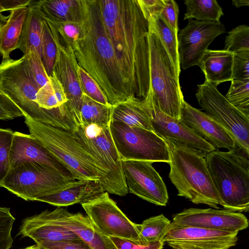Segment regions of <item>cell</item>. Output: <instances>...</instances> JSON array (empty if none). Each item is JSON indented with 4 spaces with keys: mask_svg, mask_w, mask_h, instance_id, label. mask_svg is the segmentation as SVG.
<instances>
[{
    "mask_svg": "<svg viewBox=\"0 0 249 249\" xmlns=\"http://www.w3.org/2000/svg\"><path fill=\"white\" fill-rule=\"evenodd\" d=\"M22 249H41V248L36 244Z\"/></svg>",
    "mask_w": 249,
    "mask_h": 249,
    "instance_id": "c3c4849f",
    "label": "cell"
},
{
    "mask_svg": "<svg viewBox=\"0 0 249 249\" xmlns=\"http://www.w3.org/2000/svg\"><path fill=\"white\" fill-rule=\"evenodd\" d=\"M24 113L0 89V120H13Z\"/></svg>",
    "mask_w": 249,
    "mask_h": 249,
    "instance_id": "7bdbcfd3",
    "label": "cell"
},
{
    "mask_svg": "<svg viewBox=\"0 0 249 249\" xmlns=\"http://www.w3.org/2000/svg\"><path fill=\"white\" fill-rule=\"evenodd\" d=\"M149 25L157 34L169 54L178 75L180 72V65L178 48V34L173 32L160 16L148 21Z\"/></svg>",
    "mask_w": 249,
    "mask_h": 249,
    "instance_id": "1f68e13d",
    "label": "cell"
},
{
    "mask_svg": "<svg viewBox=\"0 0 249 249\" xmlns=\"http://www.w3.org/2000/svg\"><path fill=\"white\" fill-rule=\"evenodd\" d=\"M223 50L232 53L249 51V26L240 25L229 31L225 38Z\"/></svg>",
    "mask_w": 249,
    "mask_h": 249,
    "instance_id": "e575fe53",
    "label": "cell"
},
{
    "mask_svg": "<svg viewBox=\"0 0 249 249\" xmlns=\"http://www.w3.org/2000/svg\"><path fill=\"white\" fill-rule=\"evenodd\" d=\"M38 246L41 249H92L81 239L47 242Z\"/></svg>",
    "mask_w": 249,
    "mask_h": 249,
    "instance_id": "bcb514c9",
    "label": "cell"
},
{
    "mask_svg": "<svg viewBox=\"0 0 249 249\" xmlns=\"http://www.w3.org/2000/svg\"><path fill=\"white\" fill-rule=\"evenodd\" d=\"M19 234L32 239L38 246L47 242L80 239L71 231L48 220L41 213L25 218Z\"/></svg>",
    "mask_w": 249,
    "mask_h": 249,
    "instance_id": "7402d4cb",
    "label": "cell"
},
{
    "mask_svg": "<svg viewBox=\"0 0 249 249\" xmlns=\"http://www.w3.org/2000/svg\"><path fill=\"white\" fill-rule=\"evenodd\" d=\"M43 30V18L37 9L35 1L32 0L27 7L26 18L17 49H19L23 55L34 51L42 58Z\"/></svg>",
    "mask_w": 249,
    "mask_h": 249,
    "instance_id": "484cf974",
    "label": "cell"
},
{
    "mask_svg": "<svg viewBox=\"0 0 249 249\" xmlns=\"http://www.w3.org/2000/svg\"><path fill=\"white\" fill-rule=\"evenodd\" d=\"M129 97L151 94L149 22L137 0H97Z\"/></svg>",
    "mask_w": 249,
    "mask_h": 249,
    "instance_id": "6da1fadb",
    "label": "cell"
},
{
    "mask_svg": "<svg viewBox=\"0 0 249 249\" xmlns=\"http://www.w3.org/2000/svg\"><path fill=\"white\" fill-rule=\"evenodd\" d=\"M186 12L183 19L220 22L224 15L222 8L216 0H185Z\"/></svg>",
    "mask_w": 249,
    "mask_h": 249,
    "instance_id": "f546056e",
    "label": "cell"
},
{
    "mask_svg": "<svg viewBox=\"0 0 249 249\" xmlns=\"http://www.w3.org/2000/svg\"><path fill=\"white\" fill-rule=\"evenodd\" d=\"M141 9L148 21L160 15L164 5V0H137Z\"/></svg>",
    "mask_w": 249,
    "mask_h": 249,
    "instance_id": "f6af8a7d",
    "label": "cell"
},
{
    "mask_svg": "<svg viewBox=\"0 0 249 249\" xmlns=\"http://www.w3.org/2000/svg\"><path fill=\"white\" fill-rule=\"evenodd\" d=\"M111 109V106L99 103L83 93L80 108V125L93 124L102 127L109 126Z\"/></svg>",
    "mask_w": 249,
    "mask_h": 249,
    "instance_id": "f1b7e54d",
    "label": "cell"
},
{
    "mask_svg": "<svg viewBox=\"0 0 249 249\" xmlns=\"http://www.w3.org/2000/svg\"><path fill=\"white\" fill-rule=\"evenodd\" d=\"M128 191L156 205L165 206L168 201L166 185L160 174L147 161H122Z\"/></svg>",
    "mask_w": 249,
    "mask_h": 249,
    "instance_id": "5bb4252c",
    "label": "cell"
},
{
    "mask_svg": "<svg viewBox=\"0 0 249 249\" xmlns=\"http://www.w3.org/2000/svg\"><path fill=\"white\" fill-rule=\"evenodd\" d=\"M81 205L87 216L104 235L147 245L141 237L138 224L128 219L107 192Z\"/></svg>",
    "mask_w": 249,
    "mask_h": 249,
    "instance_id": "7c38bea8",
    "label": "cell"
},
{
    "mask_svg": "<svg viewBox=\"0 0 249 249\" xmlns=\"http://www.w3.org/2000/svg\"><path fill=\"white\" fill-rule=\"evenodd\" d=\"M35 3L41 16L53 23L82 20L81 0H40Z\"/></svg>",
    "mask_w": 249,
    "mask_h": 249,
    "instance_id": "83f0119b",
    "label": "cell"
},
{
    "mask_svg": "<svg viewBox=\"0 0 249 249\" xmlns=\"http://www.w3.org/2000/svg\"><path fill=\"white\" fill-rule=\"evenodd\" d=\"M42 17L43 19L42 60L47 73L49 76L53 71L56 59L57 52V41L59 35L55 25L43 16Z\"/></svg>",
    "mask_w": 249,
    "mask_h": 249,
    "instance_id": "4dcf8cb0",
    "label": "cell"
},
{
    "mask_svg": "<svg viewBox=\"0 0 249 249\" xmlns=\"http://www.w3.org/2000/svg\"><path fill=\"white\" fill-rule=\"evenodd\" d=\"M57 47L53 71L64 88L68 99V105L79 125L83 92L77 74L78 65L73 49L63 44L59 36L57 41Z\"/></svg>",
    "mask_w": 249,
    "mask_h": 249,
    "instance_id": "d6986e66",
    "label": "cell"
},
{
    "mask_svg": "<svg viewBox=\"0 0 249 249\" xmlns=\"http://www.w3.org/2000/svg\"><path fill=\"white\" fill-rule=\"evenodd\" d=\"M249 152L237 145L228 151L215 150L205 160L220 204L230 211L248 212L249 209Z\"/></svg>",
    "mask_w": 249,
    "mask_h": 249,
    "instance_id": "277c9868",
    "label": "cell"
},
{
    "mask_svg": "<svg viewBox=\"0 0 249 249\" xmlns=\"http://www.w3.org/2000/svg\"><path fill=\"white\" fill-rule=\"evenodd\" d=\"M231 81L225 98L234 107L249 116V79Z\"/></svg>",
    "mask_w": 249,
    "mask_h": 249,
    "instance_id": "836d02e7",
    "label": "cell"
},
{
    "mask_svg": "<svg viewBox=\"0 0 249 249\" xmlns=\"http://www.w3.org/2000/svg\"><path fill=\"white\" fill-rule=\"evenodd\" d=\"M24 162H36L65 176L72 177L68 169L33 135L14 131L10 152L11 169Z\"/></svg>",
    "mask_w": 249,
    "mask_h": 249,
    "instance_id": "44dd1931",
    "label": "cell"
},
{
    "mask_svg": "<svg viewBox=\"0 0 249 249\" xmlns=\"http://www.w3.org/2000/svg\"><path fill=\"white\" fill-rule=\"evenodd\" d=\"M53 169L33 162H22L11 168L2 187L26 201L57 193L75 182Z\"/></svg>",
    "mask_w": 249,
    "mask_h": 249,
    "instance_id": "9c48e42d",
    "label": "cell"
},
{
    "mask_svg": "<svg viewBox=\"0 0 249 249\" xmlns=\"http://www.w3.org/2000/svg\"><path fill=\"white\" fill-rule=\"evenodd\" d=\"M163 139L169 152V178L177 195L196 204L218 209L220 199L205 160L206 153L171 139Z\"/></svg>",
    "mask_w": 249,
    "mask_h": 249,
    "instance_id": "3957f363",
    "label": "cell"
},
{
    "mask_svg": "<svg viewBox=\"0 0 249 249\" xmlns=\"http://www.w3.org/2000/svg\"><path fill=\"white\" fill-rule=\"evenodd\" d=\"M245 79H249V51L233 53L231 80Z\"/></svg>",
    "mask_w": 249,
    "mask_h": 249,
    "instance_id": "60d3db41",
    "label": "cell"
},
{
    "mask_svg": "<svg viewBox=\"0 0 249 249\" xmlns=\"http://www.w3.org/2000/svg\"><path fill=\"white\" fill-rule=\"evenodd\" d=\"M14 131L0 127V188L11 169L10 152Z\"/></svg>",
    "mask_w": 249,
    "mask_h": 249,
    "instance_id": "d590c367",
    "label": "cell"
},
{
    "mask_svg": "<svg viewBox=\"0 0 249 249\" xmlns=\"http://www.w3.org/2000/svg\"><path fill=\"white\" fill-rule=\"evenodd\" d=\"M72 133L92 157L102 174L98 181L105 191L121 196H126L128 189L109 126L80 125Z\"/></svg>",
    "mask_w": 249,
    "mask_h": 249,
    "instance_id": "52a82bcc",
    "label": "cell"
},
{
    "mask_svg": "<svg viewBox=\"0 0 249 249\" xmlns=\"http://www.w3.org/2000/svg\"><path fill=\"white\" fill-rule=\"evenodd\" d=\"M4 11H6L5 8L4 7L1 0H0V14Z\"/></svg>",
    "mask_w": 249,
    "mask_h": 249,
    "instance_id": "681fc988",
    "label": "cell"
},
{
    "mask_svg": "<svg viewBox=\"0 0 249 249\" xmlns=\"http://www.w3.org/2000/svg\"><path fill=\"white\" fill-rule=\"evenodd\" d=\"M150 74L151 99L163 113L179 120L184 99L179 76L174 63L159 37L149 25Z\"/></svg>",
    "mask_w": 249,
    "mask_h": 249,
    "instance_id": "ba28073f",
    "label": "cell"
},
{
    "mask_svg": "<svg viewBox=\"0 0 249 249\" xmlns=\"http://www.w3.org/2000/svg\"><path fill=\"white\" fill-rule=\"evenodd\" d=\"M109 127L121 161L134 160L169 162L166 142L154 131L112 121Z\"/></svg>",
    "mask_w": 249,
    "mask_h": 249,
    "instance_id": "30bf717a",
    "label": "cell"
},
{
    "mask_svg": "<svg viewBox=\"0 0 249 249\" xmlns=\"http://www.w3.org/2000/svg\"><path fill=\"white\" fill-rule=\"evenodd\" d=\"M105 192L98 180H75L72 186L57 193L38 197L36 201L61 207L88 203Z\"/></svg>",
    "mask_w": 249,
    "mask_h": 249,
    "instance_id": "603a6c76",
    "label": "cell"
},
{
    "mask_svg": "<svg viewBox=\"0 0 249 249\" xmlns=\"http://www.w3.org/2000/svg\"><path fill=\"white\" fill-rule=\"evenodd\" d=\"M226 33L221 22L189 19L187 26L178 34L180 65L183 70L199 66L208 47L218 36Z\"/></svg>",
    "mask_w": 249,
    "mask_h": 249,
    "instance_id": "4fadbf2b",
    "label": "cell"
},
{
    "mask_svg": "<svg viewBox=\"0 0 249 249\" xmlns=\"http://www.w3.org/2000/svg\"><path fill=\"white\" fill-rule=\"evenodd\" d=\"M108 237L115 249H162L165 243L159 241L143 245L127 239L114 236Z\"/></svg>",
    "mask_w": 249,
    "mask_h": 249,
    "instance_id": "ee69618b",
    "label": "cell"
},
{
    "mask_svg": "<svg viewBox=\"0 0 249 249\" xmlns=\"http://www.w3.org/2000/svg\"><path fill=\"white\" fill-rule=\"evenodd\" d=\"M25 55L33 77L39 88H41L49 81V76L46 71L42 58L34 51H30Z\"/></svg>",
    "mask_w": 249,
    "mask_h": 249,
    "instance_id": "ab89813d",
    "label": "cell"
},
{
    "mask_svg": "<svg viewBox=\"0 0 249 249\" xmlns=\"http://www.w3.org/2000/svg\"><path fill=\"white\" fill-rule=\"evenodd\" d=\"M0 89L30 118L42 123L72 132L73 124L58 111L40 108L36 96L40 89L28 65L25 55L10 57L0 64Z\"/></svg>",
    "mask_w": 249,
    "mask_h": 249,
    "instance_id": "5b68a950",
    "label": "cell"
},
{
    "mask_svg": "<svg viewBox=\"0 0 249 249\" xmlns=\"http://www.w3.org/2000/svg\"><path fill=\"white\" fill-rule=\"evenodd\" d=\"M164 5L160 16L173 32L178 34V5L174 0H164Z\"/></svg>",
    "mask_w": 249,
    "mask_h": 249,
    "instance_id": "b9f144b4",
    "label": "cell"
},
{
    "mask_svg": "<svg viewBox=\"0 0 249 249\" xmlns=\"http://www.w3.org/2000/svg\"><path fill=\"white\" fill-rule=\"evenodd\" d=\"M150 107L153 131L162 139L177 141L191 149L207 153L216 150L212 144L200 137L179 120L167 115L147 98Z\"/></svg>",
    "mask_w": 249,
    "mask_h": 249,
    "instance_id": "e0dca14e",
    "label": "cell"
},
{
    "mask_svg": "<svg viewBox=\"0 0 249 249\" xmlns=\"http://www.w3.org/2000/svg\"><path fill=\"white\" fill-rule=\"evenodd\" d=\"M179 120L214 147L232 150L237 144L233 137L209 115L182 101Z\"/></svg>",
    "mask_w": 249,
    "mask_h": 249,
    "instance_id": "ac0fdd59",
    "label": "cell"
},
{
    "mask_svg": "<svg viewBox=\"0 0 249 249\" xmlns=\"http://www.w3.org/2000/svg\"><path fill=\"white\" fill-rule=\"evenodd\" d=\"M81 21H66L58 23H53L56 26L62 43L67 46L71 47L73 50L79 38Z\"/></svg>",
    "mask_w": 249,
    "mask_h": 249,
    "instance_id": "f35d334b",
    "label": "cell"
},
{
    "mask_svg": "<svg viewBox=\"0 0 249 249\" xmlns=\"http://www.w3.org/2000/svg\"><path fill=\"white\" fill-rule=\"evenodd\" d=\"M171 224V221L163 214L146 219L142 224H138L141 237L146 244L163 242Z\"/></svg>",
    "mask_w": 249,
    "mask_h": 249,
    "instance_id": "d6a6232c",
    "label": "cell"
},
{
    "mask_svg": "<svg viewBox=\"0 0 249 249\" xmlns=\"http://www.w3.org/2000/svg\"><path fill=\"white\" fill-rule=\"evenodd\" d=\"M10 210L0 207V249H10L12 246L11 231L16 219Z\"/></svg>",
    "mask_w": 249,
    "mask_h": 249,
    "instance_id": "74e56055",
    "label": "cell"
},
{
    "mask_svg": "<svg viewBox=\"0 0 249 249\" xmlns=\"http://www.w3.org/2000/svg\"><path fill=\"white\" fill-rule=\"evenodd\" d=\"M111 121L123 122L130 127L153 131L147 99L131 97L112 106Z\"/></svg>",
    "mask_w": 249,
    "mask_h": 249,
    "instance_id": "cb8c5ba5",
    "label": "cell"
},
{
    "mask_svg": "<svg viewBox=\"0 0 249 249\" xmlns=\"http://www.w3.org/2000/svg\"><path fill=\"white\" fill-rule=\"evenodd\" d=\"M80 34L73 49L78 65L96 81L113 106L129 97L97 0H81Z\"/></svg>",
    "mask_w": 249,
    "mask_h": 249,
    "instance_id": "7a4b0ae2",
    "label": "cell"
},
{
    "mask_svg": "<svg viewBox=\"0 0 249 249\" xmlns=\"http://www.w3.org/2000/svg\"><path fill=\"white\" fill-rule=\"evenodd\" d=\"M27 12V7L13 10L7 17L0 16V55L2 60L10 58L17 49Z\"/></svg>",
    "mask_w": 249,
    "mask_h": 249,
    "instance_id": "4316f807",
    "label": "cell"
},
{
    "mask_svg": "<svg viewBox=\"0 0 249 249\" xmlns=\"http://www.w3.org/2000/svg\"><path fill=\"white\" fill-rule=\"evenodd\" d=\"M232 3L235 7L238 8L243 6H249V0H232Z\"/></svg>",
    "mask_w": 249,
    "mask_h": 249,
    "instance_id": "7dc6e473",
    "label": "cell"
},
{
    "mask_svg": "<svg viewBox=\"0 0 249 249\" xmlns=\"http://www.w3.org/2000/svg\"><path fill=\"white\" fill-rule=\"evenodd\" d=\"M33 135L77 180H99L102 174L92 157L72 132L24 116Z\"/></svg>",
    "mask_w": 249,
    "mask_h": 249,
    "instance_id": "8992f818",
    "label": "cell"
},
{
    "mask_svg": "<svg viewBox=\"0 0 249 249\" xmlns=\"http://www.w3.org/2000/svg\"><path fill=\"white\" fill-rule=\"evenodd\" d=\"M238 233L171 224L163 242L172 249H230L236 245Z\"/></svg>",
    "mask_w": 249,
    "mask_h": 249,
    "instance_id": "2e32d148",
    "label": "cell"
},
{
    "mask_svg": "<svg viewBox=\"0 0 249 249\" xmlns=\"http://www.w3.org/2000/svg\"><path fill=\"white\" fill-rule=\"evenodd\" d=\"M197 88L196 96L202 109L229 132L238 146L249 152V116L231 105L215 84L205 80Z\"/></svg>",
    "mask_w": 249,
    "mask_h": 249,
    "instance_id": "8fae6325",
    "label": "cell"
},
{
    "mask_svg": "<svg viewBox=\"0 0 249 249\" xmlns=\"http://www.w3.org/2000/svg\"><path fill=\"white\" fill-rule=\"evenodd\" d=\"M41 213L52 222L72 231L92 249H115L109 238L102 234L89 217L82 213H72L58 207Z\"/></svg>",
    "mask_w": 249,
    "mask_h": 249,
    "instance_id": "ffe728a7",
    "label": "cell"
},
{
    "mask_svg": "<svg viewBox=\"0 0 249 249\" xmlns=\"http://www.w3.org/2000/svg\"><path fill=\"white\" fill-rule=\"evenodd\" d=\"M171 225L212 231L239 232L248 227L249 221L241 213L226 209L190 208L175 214Z\"/></svg>",
    "mask_w": 249,
    "mask_h": 249,
    "instance_id": "9a60e30c",
    "label": "cell"
},
{
    "mask_svg": "<svg viewBox=\"0 0 249 249\" xmlns=\"http://www.w3.org/2000/svg\"><path fill=\"white\" fill-rule=\"evenodd\" d=\"M77 74L83 93L99 103L111 106L96 81L79 66Z\"/></svg>",
    "mask_w": 249,
    "mask_h": 249,
    "instance_id": "8d00e7d4",
    "label": "cell"
},
{
    "mask_svg": "<svg viewBox=\"0 0 249 249\" xmlns=\"http://www.w3.org/2000/svg\"><path fill=\"white\" fill-rule=\"evenodd\" d=\"M232 61V53L224 50L208 49L201 59L199 67L205 75V80L218 86L231 80Z\"/></svg>",
    "mask_w": 249,
    "mask_h": 249,
    "instance_id": "d4e9b609",
    "label": "cell"
}]
</instances>
